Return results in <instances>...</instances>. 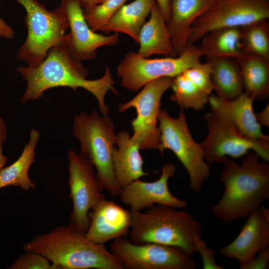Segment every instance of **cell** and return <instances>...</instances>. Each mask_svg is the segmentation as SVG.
Listing matches in <instances>:
<instances>
[{
    "label": "cell",
    "instance_id": "8fae6325",
    "mask_svg": "<svg viewBox=\"0 0 269 269\" xmlns=\"http://www.w3.org/2000/svg\"><path fill=\"white\" fill-rule=\"evenodd\" d=\"M110 251L124 269H194L196 262L181 249L156 243L136 244L122 237L114 240Z\"/></svg>",
    "mask_w": 269,
    "mask_h": 269
},
{
    "label": "cell",
    "instance_id": "8d00e7d4",
    "mask_svg": "<svg viewBox=\"0 0 269 269\" xmlns=\"http://www.w3.org/2000/svg\"><path fill=\"white\" fill-rule=\"evenodd\" d=\"M83 9L91 8L102 2L104 0H79Z\"/></svg>",
    "mask_w": 269,
    "mask_h": 269
},
{
    "label": "cell",
    "instance_id": "ac0fdd59",
    "mask_svg": "<svg viewBox=\"0 0 269 269\" xmlns=\"http://www.w3.org/2000/svg\"><path fill=\"white\" fill-rule=\"evenodd\" d=\"M171 88L173 93L169 99L182 110L203 109L214 90L210 77L203 71L192 68L186 69L174 77Z\"/></svg>",
    "mask_w": 269,
    "mask_h": 269
},
{
    "label": "cell",
    "instance_id": "d590c367",
    "mask_svg": "<svg viewBox=\"0 0 269 269\" xmlns=\"http://www.w3.org/2000/svg\"><path fill=\"white\" fill-rule=\"evenodd\" d=\"M258 122L266 127H269V104L260 112L255 114Z\"/></svg>",
    "mask_w": 269,
    "mask_h": 269
},
{
    "label": "cell",
    "instance_id": "9c48e42d",
    "mask_svg": "<svg viewBox=\"0 0 269 269\" xmlns=\"http://www.w3.org/2000/svg\"><path fill=\"white\" fill-rule=\"evenodd\" d=\"M208 134L200 143L206 161L209 164L224 163L227 156H245L250 150L269 161V141L254 140L244 135L229 120L211 110L204 116Z\"/></svg>",
    "mask_w": 269,
    "mask_h": 269
},
{
    "label": "cell",
    "instance_id": "3957f363",
    "mask_svg": "<svg viewBox=\"0 0 269 269\" xmlns=\"http://www.w3.org/2000/svg\"><path fill=\"white\" fill-rule=\"evenodd\" d=\"M23 249L44 256L56 269H124L104 244L91 241L70 222L35 236Z\"/></svg>",
    "mask_w": 269,
    "mask_h": 269
},
{
    "label": "cell",
    "instance_id": "e575fe53",
    "mask_svg": "<svg viewBox=\"0 0 269 269\" xmlns=\"http://www.w3.org/2000/svg\"><path fill=\"white\" fill-rule=\"evenodd\" d=\"M15 34L13 29L0 18V37L11 39Z\"/></svg>",
    "mask_w": 269,
    "mask_h": 269
},
{
    "label": "cell",
    "instance_id": "83f0119b",
    "mask_svg": "<svg viewBox=\"0 0 269 269\" xmlns=\"http://www.w3.org/2000/svg\"><path fill=\"white\" fill-rule=\"evenodd\" d=\"M244 50L269 60V24L261 19L241 27Z\"/></svg>",
    "mask_w": 269,
    "mask_h": 269
},
{
    "label": "cell",
    "instance_id": "7a4b0ae2",
    "mask_svg": "<svg viewBox=\"0 0 269 269\" xmlns=\"http://www.w3.org/2000/svg\"><path fill=\"white\" fill-rule=\"evenodd\" d=\"M240 164L227 160L220 176L224 190L210 208L215 217L228 224L246 218L269 198V164L255 152Z\"/></svg>",
    "mask_w": 269,
    "mask_h": 269
},
{
    "label": "cell",
    "instance_id": "836d02e7",
    "mask_svg": "<svg viewBox=\"0 0 269 269\" xmlns=\"http://www.w3.org/2000/svg\"><path fill=\"white\" fill-rule=\"evenodd\" d=\"M155 1L167 23L171 15V0H155Z\"/></svg>",
    "mask_w": 269,
    "mask_h": 269
},
{
    "label": "cell",
    "instance_id": "7402d4cb",
    "mask_svg": "<svg viewBox=\"0 0 269 269\" xmlns=\"http://www.w3.org/2000/svg\"><path fill=\"white\" fill-rule=\"evenodd\" d=\"M148 20L141 27L138 35L137 53L148 58L155 55L176 57L165 18L156 2L153 5Z\"/></svg>",
    "mask_w": 269,
    "mask_h": 269
},
{
    "label": "cell",
    "instance_id": "603a6c76",
    "mask_svg": "<svg viewBox=\"0 0 269 269\" xmlns=\"http://www.w3.org/2000/svg\"><path fill=\"white\" fill-rule=\"evenodd\" d=\"M240 67L245 93L253 100L269 96V60L244 51L235 59Z\"/></svg>",
    "mask_w": 269,
    "mask_h": 269
},
{
    "label": "cell",
    "instance_id": "5b68a950",
    "mask_svg": "<svg viewBox=\"0 0 269 269\" xmlns=\"http://www.w3.org/2000/svg\"><path fill=\"white\" fill-rule=\"evenodd\" d=\"M72 133L80 142V154L96 168L104 190L112 196H119L122 188L113 167L117 134L112 118L108 115L100 116L96 110L90 114L81 112L74 118Z\"/></svg>",
    "mask_w": 269,
    "mask_h": 269
},
{
    "label": "cell",
    "instance_id": "4316f807",
    "mask_svg": "<svg viewBox=\"0 0 269 269\" xmlns=\"http://www.w3.org/2000/svg\"><path fill=\"white\" fill-rule=\"evenodd\" d=\"M211 67V79L217 96L227 100L238 97L244 91L240 67L234 58L207 60Z\"/></svg>",
    "mask_w": 269,
    "mask_h": 269
},
{
    "label": "cell",
    "instance_id": "8992f818",
    "mask_svg": "<svg viewBox=\"0 0 269 269\" xmlns=\"http://www.w3.org/2000/svg\"><path fill=\"white\" fill-rule=\"evenodd\" d=\"M16 1L25 9L27 28L26 39L18 49L16 58L27 67H33L44 60L52 47L64 39L68 21L60 5L50 11L37 0Z\"/></svg>",
    "mask_w": 269,
    "mask_h": 269
},
{
    "label": "cell",
    "instance_id": "30bf717a",
    "mask_svg": "<svg viewBox=\"0 0 269 269\" xmlns=\"http://www.w3.org/2000/svg\"><path fill=\"white\" fill-rule=\"evenodd\" d=\"M172 79L163 77L147 83L133 98L119 107L120 113L131 108L135 109L136 117L131 121L133 130L131 138L140 149H157L160 137L157 123L161 99L171 88Z\"/></svg>",
    "mask_w": 269,
    "mask_h": 269
},
{
    "label": "cell",
    "instance_id": "ba28073f",
    "mask_svg": "<svg viewBox=\"0 0 269 269\" xmlns=\"http://www.w3.org/2000/svg\"><path fill=\"white\" fill-rule=\"evenodd\" d=\"M202 56L200 47L189 44L176 57L149 59L137 52L127 53L117 67L121 86L137 91L155 79L168 77L173 78L186 69L200 62Z\"/></svg>",
    "mask_w": 269,
    "mask_h": 269
},
{
    "label": "cell",
    "instance_id": "d6a6232c",
    "mask_svg": "<svg viewBox=\"0 0 269 269\" xmlns=\"http://www.w3.org/2000/svg\"><path fill=\"white\" fill-rule=\"evenodd\" d=\"M7 134L3 119L0 116V170L4 166L7 157L2 153V144L5 141Z\"/></svg>",
    "mask_w": 269,
    "mask_h": 269
},
{
    "label": "cell",
    "instance_id": "f1b7e54d",
    "mask_svg": "<svg viewBox=\"0 0 269 269\" xmlns=\"http://www.w3.org/2000/svg\"><path fill=\"white\" fill-rule=\"evenodd\" d=\"M127 0H104L91 8L83 9L88 25L95 32L100 30Z\"/></svg>",
    "mask_w": 269,
    "mask_h": 269
},
{
    "label": "cell",
    "instance_id": "e0dca14e",
    "mask_svg": "<svg viewBox=\"0 0 269 269\" xmlns=\"http://www.w3.org/2000/svg\"><path fill=\"white\" fill-rule=\"evenodd\" d=\"M89 225L86 236L91 241L105 244L125 237L130 231L131 214L116 202L106 198L89 213Z\"/></svg>",
    "mask_w": 269,
    "mask_h": 269
},
{
    "label": "cell",
    "instance_id": "cb8c5ba5",
    "mask_svg": "<svg viewBox=\"0 0 269 269\" xmlns=\"http://www.w3.org/2000/svg\"><path fill=\"white\" fill-rule=\"evenodd\" d=\"M155 2V0H134L124 4L100 31L105 33H124L138 43L140 30Z\"/></svg>",
    "mask_w": 269,
    "mask_h": 269
},
{
    "label": "cell",
    "instance_id": "277c9868",
    "mask_svg": "<svg viewBox=\"0 0 269 269\" xmlns=\"http://www.w3.org/2000/svg\"><path fill=\"white\" fill-rule=\"evenodd\" d=\"M130 240L136 244L156 243L181 249L192 257L202 225L191 215L172 207L154 205L146 211L130 210Z\"/></svg>",
    "mask_w": 269,
    "mask_h": 269
},
{
    "label": "cell",
    "instance_id": "2e32d148",
    "mask_svg": "<svg viewBox=\"0 0 269 269\" xmlns=\"http://www.w3.org/2000/svg\"><path fill=\"white\" fill-rule=\"evenodd\" d=\"M237 237L220 249L224 257L237 260L239 268L250 262L262 249L269 246V210L260 206L252 211Z\"/></svg>",
    "mask_w": 269,
    "mask_h": 269
},
{
    "label": "cell",
    "instance_id": "1f68e13d",
    "mask_svg": "<svg viewBox=\"0 0 269 269\" xmlns=\"http://www.w3.org/2000/svg\"><path fill=\"white\" fill-rule=\"evenodd\" d=\"M269 267V246L260 250L255 257L240 269H267Z\"/></svg>",
    "mask_w": 269,
    "mask_h": 269
},
{
    "label": "cell",
    "instance_id": "52a82bcc",
    "mask_svg": "<svg viewBox=\"0 0 269 269\" xmlns=\"http://www.w3.org/2000/svg\"><path fill=\"white\" fill-rule=\"evenodd\" d=\"M158 121L160 137L157 149L162 155L166 149L174 153L188 173L191 189L199 192L210 176V166L200 143L190 133L184 112L181 110L178 117L173 118L166 110H160Z\"/></svg>",
    "mask_w": 269,
    "mask_h": 269
},
{
    "label": "cell",
    "instance_id": "9a60e30c",
    "mask_svg": "<svg viewBox=\"0 0 269 269\" xmlns=\"http://www.w3.org/2000/svg\"><path fill=\"white\" fill-rule=\"evenodd\" d=\"M175 171L174 165L167 163L162 167L160 176L155 181L146 182L139 179L131 182L122 188L119 196L121 201L134 211H142L155 204L178 209L184 208L187 202L174 196L168 188L169 179Z\"/></svg>",
    "mask_w": 269,
    "mask_h": 269
},
{
    "label": "cell",
    "instance_id": "ffe728a7",
    "mask_svg": "<svg viewBox=\"0 0 269 269\" xmlns=\"http://www.w3.org/2000/svg\"><path fill=\"white\" fill-rule=\"evenodd\" d=\"M215 0H171L167 26L174 49L178 56L189 44L194 22Z\"/></svg>",
    "mask_w": 269,
    "mask_h": 269
},
{
    "label": "cell",
    "instance_id": "4dcf8cb0",
    "mask_svg": "<svg viewBox=\"0 0 269 269\" xmlns=\"http://www.w3.org/2000/svg\"><path fill=\"white\" fill-rule=\"evenodd\" d=\"M195 250L200 255L204 269H223L216 262L213 250L208 247L206 243L198 237L195 240Z\"/></svg>",
    "mask_w": 269,
    "mask_h": 269
},
{
    "label": "cell",
    "instance_id": "5bb4252c",
    "mask_svg": "<svg viewBox=\"0 0 269 269\" xmlns=\"http://www.w3.org/2000/svg\"><path fill=\"white\" fill-rule=\"evenodd\" d=\"M60 5L64 10L70 29L65 35L67 48L75 59L81 61L93 60L99 48L119 42V33L105 35L91 29L79 0H61Z\"/></svg>",
    "mask_w": 269,
    "mask_h": 269
},
{
    "label": "cell",
    "instance_id": "6da1fadb",
    "mask_svg": "<svg viewBox=\"0 0 269 269\" xmlns=\"http://www.w3.org/2000/svg\"><path fill=\"white\" fill-rule=\"evenodd\" d=\"M81 62L69 53L65 36L64 39L52 47L37 66H19L17 71L27 82L25 91L20 99V102L24 104L29 101L39 99L45 91L52 88L67 87L74 90L82 88L95 97L103 116L108 115L109 110L105 104V96L109 91L115 94H119L114 86V81L110 68L106 66L102 77L88 80V70Z\"/></svg>",
    "mask_w": 269,
    "mask_h": 269
},
{
    "label": "cell",
    "instance_id": "d4e9b609",
    "mask_svg": "<svg viewBox=\"0 0 269 269\" xmlns=\"http://www.w3.org/2000/svg\"><path fill=\"white\" fill-rule=\"evenodd\" d=\"M40 136L37 130L30 131L28 142L16 161L0 170V189L6 186H18L25 191L35 189V183L28 175L30 167L35 161L36 144Z\"/></svg>",
    "mask_w": 269,
    "mask_h": 269
},
{
    "label": "cell",
    "instance_id": "7c38bea8",
    "mask_svg": "<svg viewBox=\"0 0 269 269\" xmlns=\"http://www.w3.org/2000/svg\"><path fill=\"white\" fill-rule=\"evenodd\" d=\"M269 17L268 0H215L193 23L189 44L214 29L242 27Z\"/></svg>",
    "mask_w": 269,
    "mask_h": 269
},
{
    "label": "cell",
    "instance_id": "44dd1931",
    "mask_svg": "<svg viewBox=\"0 0 269 269\" xmlns=\"http://www.w3.org/2000/svg\"><path fill=\"white\" fill-rule=\"evenodd\" d=\"M140 149L128 131H122L117 134L113 162L117 181L122 188L147 175L143 169L144 161Z\"/></svg>",
    "mask_w": 269,
    "mask_h": 269
},
{
    "label": "cell",
    "instance_id": "d6986e66",
    "mask_svg": "<svg viewBox=\"0 0 269 269\" xmlns=\"http://www.w3.org/2000/svg\"><path fill=\"white\" fill-rule=\"evenodd\" d=\"M253 101L243 92L231 100L210 95L208 103L212 110L232 122L245 136L254 140L269 141V136L263 133L261 124L256 119Z\"/></svg>",
    "mask_w": 269,
    "mask_h": 269
},
{
    "label": "cell",
    "instance_id": "484cf974",
    "mask_svg": "<svg viewBox=\"0 0 269 269\" xmlns=\"http://www.w3.org/2000/svg\"><path fill=\"white\" fill-rule=\"evenodd\" d=\"M199 45L207 60L227 57L236 59L244 50L241 27H224L205 35Z\"/></svg>",
    "mask_w": 269,
    "mask_h": 269
},
{
    "label": "cell",
    "instance_id": "4fadbf2b",
    "mask_svg": "<svg viewBox=\"0 0 269 269\" xmlns=\"http://www.w3.org/2000/svg\"><path fill=\"white\" fill-rule=\"evenodd\" d=\"M69 198L73 204L70 223L86 232L89 225V213L106 198L94 166L72 149L67 152Z\"/></svg>",
    "mask_w": 269,
    "mask_h": 269
},
{
    "label": "cell",
    "instance_id": "f546056e",
    "mask_svg": "<svg viewBox=\"0 0 269 269\" xmlns=\"http://www.w3.org/2000/svg\"><path fill=\"white\" fill-rule=\"evenodd\" d=\"M10 269H56L52 264L41 255L25 251L8 268Z\"/></svg>",
    "mask_w": 269,
    "mask_h": 269
}]
</instances>
